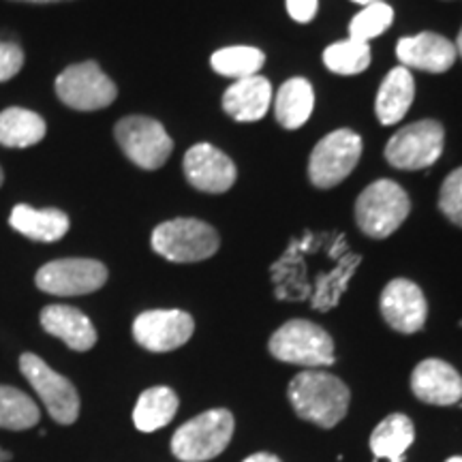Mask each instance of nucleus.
Segmentation results:
<instances>
[{
  "mask_svg": "<svg viewBox=\"0 0 462 462\" xmlns=\"http://www.w3.org/2000/svg\"><path fill=\"white\" fill-rule=\"evenodd\" d=\"M287 394L293 411L319 429H334L349 411L351 392L330 373H300L289 383Z\"/></svg>",
  "mask_w": 462,
  "mask_h": 462,
  "instance_id": "nucleus-1",
  "label": "nucleus"
},
{
  "mask_svg": "<svg viewBox=\"0 0 462 462\" xmlns=\"http://www.w3.org/2000/svg\"><path fill=\"white\" fill-rule=\"evenodd\" d=\"M234 415L227 409L210 411L189 420L171 437V454L184 462H206L225 452L234 437Z\"/></svg>",
  "mask_w": 462,
  "mask_h": 462,
  "instance_id": "nucleus-2",
  "label": "nucleus"
},
{
  "mask_svg": "<svg viewBox=\"0 0 462 462\" xmlns=\"http://www.w3.org/2000/svg\"><path fill=\"white\" fill-rule=\"evenodd\" d=\"M411 212V201L394 180H374L356 201V221L371 238H388Z\"/></svg>",
  "mask_w": 462,
  "mask_h": 462,
  "instance_id": "nucleus-3",
  "label": "nucleus"
},
{
  "mask_svg": "<svg viewBox=\"0 0 462 462\" xmlns=\"http://www.w3.org/2000/svg\"><path fill=\"white\" fill-rule=\"evenodd\" d=\"M268 349L276 360L306 368L332 366L337 362L330 334L306 319H291L281 326L270 338Z\"/></svg>",
  "mask_w": 462,
  "mask_h": 462,
  "instance_id": "nucleus-4",
  "label": "nucleus"
},
{
  "mask_svg": "<svg viewBox=\"0 0 462 462\" xmlns=\"http://www.w3.org/2000/svg\"><path fill=\"white\" fill-rule=\"evenodd\" d=\"M217 229L198 218H173L152 231V248L173 263L204 262L218 251Z\"/></svg>",
  "mask_w": 462,
  "mask_h": 462,
  "instance_id": "nucleus-5",
  "label": "nucleus"
},
{
  "mask_svg": "<svg viewBox=\"0 0 462 462\" xmlns=\"http://www.w3.org/2000/svg\"><path fill=\"white\" fill-rule=\"evenodd\" d=\"M126 159L142 170H159L171 157L173 142L165 126L148 116H126L114 129Z\"/></svg>",
  "mask_w": 462,
  "mask_h": 462,
  "instance_id": "nucleus-6",
  "label": "nucleus"
},
{
  "mask_svg": "<svg viewBox=\"0 0 462 462\" xmlns=\"http://www.w3.org/2000/svg\"><path fill=\"white\" fill-rule=\"evenodd\" d=\"M56 95L75 112H97L109 107L118 97V88L95 60L67 67L56 78Z\"/></svg>",
  "mask_w": 462,
  "mask_h": 462,
  "instance_id": "nucleus-7",
  "label": "nucleus"
},
{
  "mask_svg": "<svg viewBox=\"0 0 462 462\" xmlns=\"http://www.w3.org/2000/svg\"><path fill=\"white\" fill-rule=\"evenodd\" d=\"M362 137L349 129H338L317 143L309 161V178L315 187H337L356 170L362 157Z\"/></svg>",
  "mask_w": 462,
  "mask_h": 462,
  "instance_id": "nucleus-8",
  "label": "nucleus"
},
{
  "mask_svg": "<svg viewBox=\"0 0 462 462\" xmlns=\"http://www.w3.org/2000/svg\"><path fill=\"white\" fill-rule=\"evenodd\" d=\"M446 131L437 120H420L402 126L385 146V159L396 170H426L435 165L443 152Z\"/></svg>",
  "mask_w": 462,
  "mask_h": 462,
  "instance_id": "nucleus-9",
  "label": "nucleus"
},
{
  "mask_svg": "<svg viewBox=\"0 0 462 462\" xmlns=\"http://www.w3.org/2000/svg\"><path fill=\"white\" fill-rule=\"evenodd\" d=\"M20 371L48 409L50 418L60 426H71L79 418V394L75 385L34 354H22Z\"/></svg>",
  "mask_w": 462,
  "mask_h": 462,
  "instance_id": "nucleus-10",
  "label": "nucleus"
},
{
  "mask_svg": "<svg viewBox=\"0 0 462 462\" xmlns=\"http://www.w3.org/2000/svg\"><path fill=\"white\" fill-rule=\"evenodd\" d=\"M107 282V268L97 259L69 257L45 263L34 276V285L51 296H86Z\"/></svg>",
  "mask_w": 462,
  "mask_h": 462,
  "instance_id": "nucleus-11",
  "label": "nucleus"
},
{
  "mask_svg": "<svg viewBox=\"0 0 462 462\" xmlns=\"http://www.w3.org/2000/svg\"><path fill=\"white\" fill-rule=\"evenodd\" d=\"M195 332L193 317L184 310H146L133 321V338L152 354H167L187 345Z\"/></svg>",
  "mask_w": 462,
  "mask_h": 462,
  "instance_id": "nucleus-12",
  "label": "nucleus"
},
{
  "mask_svg": "<svg viewBox=\"0 0 462 462\" xmlns=\"http://www.w3.org/2000/svg\"><path fill=\"white\" fill-rule=\"evenodd\" d=\"M381 315L392 330L401 334H415L424 328L429 317V304L415 282L396 279L385 285L379 300Z\"/></svg>",
  "mask_w": 462,
  "mask_h": 462,
  "instance_id": "nucleus-13",
  "label": "nucleus"
},
{
  "mask_svg": "<svg viewBox=\"0 0 462 462\" xmlns=\"http://www.w3.org/2000/svg\"><path fill=\"white\" fill-rule=\"evenodd\" d=\"M182 170L190 187L204 193H225L234 187L238 176L234 161L210 143H195L189 148Z\"/></svg>",
  "mask_w": 462,
  "mask_h": 462,
  "instance_id": "nucleus-14",
  "label": "nucleus"
},
{
  "mask_svg": "<svg viewBox=\"0 0 462 462\" xmlns=\"http://www.w3.org/2000/svg\"><path fill=\"white\" fill-rule=\"evenodd\" d=\"M411 390L421 402L449 407V404L462 401V377L452 364L429 357L415 366L411 374Z\"/></svg>",
  "mask_w": 462,
  "mask_h": 462,
  "instance_id": "nucleus-15",
  "label": "nucleus"
},
{
  "mask_svg": "<svg viewBox=\"0 0 462 462\" xmlns=\"http://www.w3.org/2000/svg\"><path fill=\"white\" fill-rule=\"evenodd\" d=\"M396 56L404 69H420L429 73H446L454 67L456 45L437 32H420L396 43Z\"/></svg>",
  "mask_w": 462,
  "mask_h": 462,
  "instance_id": "nucleus-16",
  "label": "nucleus"
},
{
  "mask_svg": "<svg viewBox=\"0 0 462 462\" xmlns=\"http://www.w3.org/2000/svg\"><path fill=\"white\" fill-rule=\"evenodd\" d=\"M273 99L274 92L270 79H265L263 75H253V78L236 79L225 90L223 109L238 123H255L268 114Z\"/></svg>",
  "mask_w": 462,
  "mask_h": 462,
  "instance_id": "nucleus-17",
  "label": "nucleus"
},
{
  "mask_svg": "<svg viewBox=\"0 0 462 462\" xmlns=\"http://www.w3.org/2000/svg\"><path fill=\"white\" fill-rule=\"evenodd\" d=\"M42 328L60 338L69 349L90 351L97 345V330L82 310L67 304H50L42 310Z\"/></svg>",
  "mask_w": 462,
  "mask_h": 462,
  "instance_id": "nucleus-18",
  "label": "nucleus"
},
{
  "mask_svg": "<svg viewBox=\"0 0 462 462\" xmlns=\"http://www.w3.org/2000/svg\"><path fill=\"white\" fill-rule=\"evenodd\" d=\"M9 225L17 234L26 236V238L37 242H56L65 238V234L71 227V221L62 210L58 208H45V210H37V208L20 204L11 210Z\"/></svg>",
  "mask_w": 462,
  "mask_h": 462,
  "instance_id": "nucleus-19",
  "label": "nucleus"
},
{
  "mask_svg": "<svg viewBox=\"0 0 462 462\" xmlns=\"http://www.w3.org/2000/svg\"><path fill=\"white\" fill-rule=\"evenodd\" d=\"M415 97V82L409 69L396 67L383 79L377 92V103H374V114L379 123L392 126L401 123L404 114L409 112Z\"/></svg>",
  "mask_w": 462,
  "mask_h": 462,
  "instance_id": "nucleus-20",
  "label": "nucleus"
},
{
  "mask_svg": "<svg viewBox=\"0 0 462 462\" xmlns=\"http://www.w3.org/2000/svg\"><path fill=\"white\" fill-rule=\"evenodd\" d=\"M273 101L276 123L289 131H296L313 114L315 90L309 79L291 78L281 86Z\"/></svg>",
  "mask_w": 462,
  "mask_h": 462,
  "instance_id": "nucleus-21",
  "label": "nucleus"
},
{
  "mask_svg": "<svg viewBox=\"0 0 462 462\" xmlns=\"http://www.w3.org/2000/svg\"><path fill=\"white\" fill-rule=\"evenodd\" d=\"M415 439L413 421L402 413H392L383 421H379L377 429L371 435V449L377 460L402 462L404 452L411 448Z\"/></svg>",
  "mask_w": 462,
  "mask_h": 462,
  "instance_id": "nucleus-22",
  "label": "nucleus"
},
{
  "mask_svg": "<svg viewBox=\"0 0 462 462\" xmlns=\"http://www.w3.org/2000/svg\"><path fill=\"white\" fill-rule=\"evenodd\" d=\"M178 396L176 392L167 385L148 388L137 398L135 409H133V421L135 429L142 432H154L165 429L178 413Z\"/></svg>",
  "mask_w": 462,
  "mask_h": 462,
  "instance_id": "nucleus-23",
  "label": "nucleus"
},
{
  "mask_svg": "<svg viewBox=\"0 0 462 462\" xmlns=\"http://www.w3.org/2000/svg\"><path fill=\"white\" fill-rule=\"evenodd\" d=\"M45 120L24 107H7L0 112V146L31 148L45 137Z\"/></svg>",
  "mask_w": 462,
  "mask_h": 462,
  "instance_id": "nucleus-24",
  "label": "nucleus"
},
{
  "mask_svg": "<svg viewBox=\"0 0 462 462\" xmlns=\"http://www.w3.org/2000/svg\"><path fill=\"white\" fill-rule=\"evenodd\" d=\"M42 411L26 392L0 385V429L28 430L39 424Z\"/></svg>",
  "mask_w": 462,
  "mask_h": 462,
  "instance_id": "nucleus-25",
  "label": "nucleus"
},
{
  "mask_svg": "<svg viewBox=\"0 0 462 462\" xmlns=\"http://www.w3.org/2000/svg\"><path fill=\"white\" fill-rule=\"evenodd\" d=\"M265 62V54L262 50L251 48V45H234V48H223L212 54L210 65L218 75L234 79H245L259 75Z\"/></svg>",
  "mask_w": 462,
  "mask_h": 462,
  "instance_id": "nucleus-26",
  "label": "nucleus"
},
{
  "mask_svg": "<svg viewBox=\"0 0 462 462\" xmlns=\"http://www.w3.org/2000/svg\"><path fill=\"white\" fill-rule=\"evenodd\" d=\"M323 62L337 75L364 73L371 65V45L356 42V39L337 42L323 51Z\"/></svg>",
  "mask_w": 462,
  "mask_h": 462,
  "instance_id": "nucleus-27",
  "label": "nucleus"
},
{
  "mask_svg": "<svg viewBox=\"0 0 462 462\" xmlns=\"http://www.w3.org/2000/svg\"><path fill=\"white\" fill-rule=\"evenodd\" d=\"M394 22V9L390 5H385L383 0L381 3H373L368 7H364L360 14H357L349 24V39H356V42L368 43L371 39L383 34Z\"/></svg>",
  "mask_w": 462,
  "mask_h": 462,
  "instance_id": "nucleus-28",
  "label": "nucleus"
},
{
  "mask_svg": "<svg viewBox=\"0 0 462 462\" xmlns=\"http://www.w3.org/2000/svg\"><path fill=\"white\" fill-rule=\"evenodd\" d=\"M439 208L454 225L462 227V167L454 170L439 193Z\"/></svg>",
  "mask_w": 462,
  "mask_h": 462,
  "instance_id": "nucleus-29",
  "label": "nucleus"
},
{
  "mask_svg": "<svg viewBox=\"0 0 462 462\" xmlns=\"http://www.w3.org/2000/svg\"><path fill=\"white\" fill-rule=\"evenodd\" d=\"M24 67V51L17 43L0 42V82H9Z\"/></svg>",
  "mask_w": 462,
  "mask_h": 462,
  "instance_id": "nucleus-30",
  "label": "nucleus"
},
{
  "mask_svg": "<svg viewBox=\"0 0 462 462\" xmlns=\"http://www.w3.org/2000/svg\"><path fill=\"white\" fill-rule=\"evenodd\" d=\"M285 3L287 14L291 15V20L300 22V24H309L317 15V7H319L317 0H285Z\"/></svg>",
  "mask_w": 462,
  "mask_h": 462,
  "instance_id": "nucleus-31",
  "label": "nucleus"
},
{
  "mask_svg": "<svg viewBox=\"0 0 462 462\" xmlns=\"http://www.w3.org/2000/svg\"><path fill=\"white\" fill-rule=\"evenodd\" d=\"M242 462H281V460H279V456H274V454L259 452V454L248 456V458H246V460H242Z\"/></svg>",
  "mask_w": 462,
  "mask_h": 462,
  "instance_id": "nucleus-32",
  "label": "nucleus"
},
{
  "mask_svg": "<svg viewBox=\"0 0 462 462\" xmlns=\"http://www.w3.org/2000/svg\"><path fill=\"white\" fill-rule=\"evenodd\" d=\"M15 3H34V5H48V3H62V0H15Z\"/></svg>",
  "mask_w": 462,
  "mask_h": 462,
  "instance_id": "nucleus-33",
  "label": "nucleus"
},
{
  "mask_svg": "<svg viewBox=\"0 0 462 462\" xmlns=\"http://www.w3.org/2000/svg\"><path fill=\"white\" fill-rule=\"evenodd\" d=\"M11 458H14V456H11V452H5V449L0 448V462H7Z\"/></svg>",
  "mask_w": 462,
  "mask_h": 462,
  "instance_id": "nucleus-34",
  "label": "nucleus"
},
{
  "mask_svg": "<svg viewBox=\"0 0 462 462\" xmlns=\"http://www.w3.org/2000/svg\"><path fill=\"white\" fill-rule=\"evenodd\" d=\"M456 51H458V54L462 56V28H460V32H458V39H456Z\"/></svg>",
  "mask_w": 462,
  "mask_h": 462,
  "instance_id": "nucleus-35",
  "label": "nucleus"
},
{
  "mask_svg": "<svg viewBox=\"0 0 462 462\" xmlns=\"http://www.w3.org/2000/svg\"><path fill=\"white\" fill-rule=\"evenodd\" d=\"M351 3H357V5H364V7H368V5L381 3V0H351Z\"/></svg>",
  "mask_w": 462,
  "mask_h": 462,
  "instance_id": "nucleus-36",
  "label": "nucleus"
},
{
  "mask_svg": "<svg viewBox=\"0 0 462 462\" xmlns=\"http://www.w3.org/2000/svg\"><path fill=\"white\" fill-rule=\"evenodd\" d=\"M446 462H462V456H454V458H448Z\"/></svg>",
  "mask_w": 462,
  "mask_h": 462,
  "instance_id": "nucleus-37",
  "label": "nucleus"
},
{
  "mask_svg": "<svg viewBox=\"0 0 462 462\" xmlns=\"http://www.w3.org/2000/svg\"><path fill=\"white\" fill-rule=\"evenodd\" d=\"M3 182H5V171H3V167H0V187H3Z\"/></svg>",
  "mask_w": 462,
  "mask_h": 462,
  "instance_id": "nucleus-38",
  "label": "nucleus"
},
{
  "mask_svg": "<svg viewBox=\"0 0 462 462\" xmlns=\"http://www.w3.org/2000/svg\"><path fill=\"white\" fill-rule=\"evenodd\" d=\"M460 407H462V404H460Z\"/></svg>",
  "mask_w": 462,
  "mask_h": 462,
  "instance_id": "nucleus-39",
  "label": "nucleus"
}]
</instances>
